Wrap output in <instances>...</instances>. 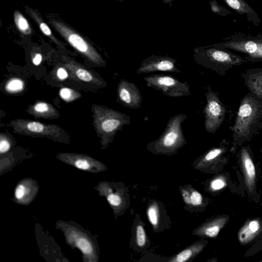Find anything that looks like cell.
Here are the masks:
<instances>
[{"label": "cell", "instance_id": "cell-1", "mask_svg": "<svg viewBox=\"0 0 262 262\" xmlns=\"http://www.w3.org/2000/svg\"><path fill=\"white\" fill-rule=\"evenodd\" d=\"M234 151L262 129V97L249 92L241 100L234 122L229 127Z\"/></svg>", "mask_w": 262, "mask_h": 262}, {"label": "cell", "instance_id": "cell-2", "mask_svg": "<svg viewBox=\"0 0 262 262\" xmlns=\"http://www.w3.org/2000/svg\"><path fill=\"white\" fill-rule=\"evenodd\" d=\"M193 52V57L198 64L212 70L221 76H225L234 67L247 63L244 56L215 43L196 48Z\"/></svg>", "mask_w": 262, "mask_h": 262}, {"label": "cell", "instance_id": "cell-3", "mask_svg": "<svg viewBox=\"0 0 262 262\" xmlns=\"http://www.w3.org/2000/svg\"><path fill=\"white\" fill-rule=\"evenodd\" d=\"M91 111L94 129L104 147L113 141L124 126L131 123L129 116L102 105L93 104Z\"/></svg>", "mask_w": 262, "mask_h": 262}, {"label": "cell", "instance_id": "cell-4", "mask_svg": "<svg viewBox=\"0 0 262 262\" xmlns=\"http://www.w3.org/2000/svg\"><path fill=\"white\" fill-rule=\"evenodd\" d=\"M8 126L15 134L32 137H44L56 142L69 143V134L59 126L46 124L36 121L24 119H15L10 121Z\"/></svg>", "mask_w": 262, "mask_h": 262}, {"label": "cell", "instance_id": "cell-5", "mask_svg": "<svg viewBox=\"0 0 262 262\" xmlns=\"http://www.w3.org/2000/svg\"><path fill=\"white\" fill-rule=\"evenodd\" d=\"M48 23L72 47L96 67L105 66L106 61L101 55L78 32L58 18L50 17Z\"/></svg>", "mask_w": 262, "mask_h": 262}, {"label": "cell", "instance_id": "cell-6", "mask_svg": "<svg viewBox=\"0 0 262 262\" xmlns=\"http://www.w3.org/2000/svg\"><path fill=\"white\" fill-rule=\"evenodd\" d=\"M187 118V116L183 113L170 117L159 138L148 144L149 148L158 152L170 153L186 144L182 125Z\"/></svg>", "mask_w": 262, "mask_h": 262}, {"label": "cell", "instance_id": "cell-7", "mask_svg": "<svg viewBox=\"0 0 262 262\" xmlns=\"http://www.w3.org/2000/svg\"><path fill=\"white\" fill-rule=\"evenodd\" d=\"M216 46L242 53L247 63L262 61V35L237 34L228 37Z\"/></svg>", "mask_w": 262, "mask_h": 262}, {"label": "cell", "instance_id": "cell-8", "mask_svg": "<svg viewBox=\"0 0 262 262\" xmlns=\"http://www.w3.org/2000/svg\"><path fill=\"white\" fill-rule=\"evenodd\" d=\"M205 94L206 104L203 110L205 128L207 133L214 134L225 119L227 108L221 101L219 93L212 90L210 86L206 87Z\"/></svg>", "mask_w": 262, "mask_h": 262}, {"label": "cell", "instance_id": "cell-9", "mask_svg": "<svg viewBox=\"0 0 262 262\" xmlns=\"http://www.w3.org/2000/svg\"><path fill=\"white\" fill-rule=\"evenodd\" d=\"M147 86L171 97L188 96L191 94L187 81L181 82L178 79L164 74H152L143 78Z\"/></svg>", "mask_w": 262, "mask_h": 262}, {"label": "cell", "instance_id": "cell-10", "mask_svg": "<svg viewBox=\"0 0 262 262\" xmlns=\"http://www.w3.org/2000/svg\"><path fill=\"white\" fill-rule=\"evenodd\" d=\"M177 60L169 56L151 55L144 59L136 71L138 74L155 72H170L180 73Z\"/></svg>", "mask_w": 262, "mask_h": 262}, {"label": "cell", "instance_id": "cell-11", "mask_svg": "<svg viewBox=\"0 0 262 262\" xmlns=\"http://www.w3.org/2000/svg\"><path fill=\"white\" fill-rule=\"evenodd\" d=\"M117 90L118 102L130 109L137 110L141 107L142 96L135 83L121 79Z\"/></svg>", "mask_w": 262, "mask_h": 262}, {"label": "cell", "instance_id": "cell-12", "mask_svg": "<svg viewBox=\"0 0 262 262\" xmlns=\"http://www.w3.org/2000/svg\"><path fill=\"white\" fill-rule=\"evenodd\" d=\"M64 66L69 72L71 77L79 81L96 85L98 87H105L106 82L95 76L92 72L72 59L63 57Z\"/></svg>", "mask_w": 262, "mask_h": 262}, {"label": "cell", "instance_id": "cell-13", "mask_svg": "<svg viewBox=\"0 0 262 262\" xmlns=\"http://www.w3.org/2000/svg\"><path fill=\"white\" fill-rule=\"evenodd\" d=\"M250 151L248 146H242L240 149L239 155L245 183L248 188L251 191L254 185L256 174L255 166Z\"/></svg>", "mask_w": 262, "mask_h": 262}, {"label": "cell", "instance_id": "cell-14", "mask_svg": "<svg viewBox=\"0 0 262 262\" xmlns=\"http://www.w3.org/2000/svg\"><path fill=\"white\" fill-rule=\"evenodd\" d=\"M242 77L249 92L262 97V68H250Z\"/></svg>", "mask_w": 262, "mask_h": 262}, {"label": "cell", "instance_id": "cell-15", "mask_svg": "<svg viewBox=\"0 0 262 262\" xmlns=\"http://www.w3.org/2000/svg\"><path fill=\"white\" fill-rule=\"evenodd\" d=\"M26 112L35 118L46 119H57L60 117L58 111L50 103L39 101L30 105Z\"/></svg>", "mask_w": 262, "mask_h": 262}, {"label": "cell", "instance_id": "cell-16", "mask_svg": "<svg viewBox=\"0 0 262 262\" xmlns=\"http://www.w3.org/2000/svg\"><path fill=\"white\" fill-rule=\"evenodd\" d=\"M26 11L31 18L38 25L43 34L51 39L56 45L61 47H64V44L60 41V40L55 36L50 27L45 23L41 15L36 9L27 7L26 8Z\"/></svg>", "mask_w": 262, "mask_h": 262}, {"label": "cell", "instance_id": "cell-17", "mask_svg": "<svg viewBox=\"0 0 262 262\" xmlns=\"http://www.w3.org/2000/svg\"><path fill=\"white\" fill-rule=\"evenodd\" d=\"M229 6L241 15H245L250 21L256 23L259 21L254 10L244 0H223Z\"/></svg>", "mask_w": 262, "mask_h": 262}, {"label": "cell", "instance_id": "cell-18", "mask_svg": "<svg viewBox=\"0 0 262 262\" xmlns=\"http://www.w3.org/2000/svg\"><path fill=\"white\" fill-rule=\"evenodd\" d=\"M260 225L258 221L252 220L246 224L239 231L238 237L242 244L251 241L259 232Z\"/></svg>", "mask_w": 262, "mask_h": 262}, {"label": "cell", "instance_id": "cell-19", "mask_svg": "<svg viewBox=\"0 0 262 262\" xmlns=\"http://www.w3.org/2000/svg\"><path fill=\"white\" fill-rule=\"evenodd\" d=\"M227 221L226 218H220L210 222L204 226L201 230V233L208 237H215L219 233Z\"/></svg>", "mask_w": 262, "mask_h": 262}, {"label": "cell", "instance_id": "cell-20", "mask_svg": "<svg viewBox=\"0 0 262 262\" xmlns=\"http://www.w3.org/2000/svg\"><path fill=\"white\" fill-rule=\"evenodd\" d=\"M13 18L15 26L20 32L27 35L32 34V30L30 24L19 11H14Z\"/></svg>", "mask_w": 262, "mask_h": 262}, {"label": "cell", "instance_id": "cell-21", "mask_svg": "<svg viewBox=\"0 0 262 262\" xmlns=\"http://www.w3.org/2000/svg\"><path fill=\"white\" fill-rule=\"evenodd\" d=\"M24 88V83L19 79L14 78L9 80L5 86L6 90L10 93H16L21 91Z\"/></svg>", "mask_w": 262, "mask_h": 262}, {"label": "cell", "instance_id": "cell-22", "mask_svg": "<svg viewBox=\"0 0 262 262\" xmlns=\"http://www.w3.org/2000/svg\"><path fill=\"white\" fill-rule=\"evenodd\" d=\"M59 94L62 99L68 102L75 100L80 96L77 92L67 88L61 89Z\"/></svg>", "mask_w": 262, "mask_h": 262}, {"label": "cell", "instance_id": "cell-23", "mask_svg": "<svg viewBox=\"0 0 262 262\" xmlns=\"http://www.w3.org/2000/svg\"><path fill=\"white\" fill-rule=\"evenodd\" d=\"M185 201L187 204H191L193 205L197 206L202 203V197L201 194L198 191H193L190 195L184 194Z\"/></svg>", "mask_w": 262, "mask_h": 262}, {"label": "cell", "instance_id": "cell-24", "mask_svg": "<svg viewBox=\"0 0 262 262\" xmlns=\"http://www.w3.org/2000/svg\"><path fill=\"white\" fill-rule=\"evenodd\" d=\"M195 250H199L198 249L194 250L193 248L185 250L178 254L172 261L176 262H183L186 261L193 255L194 251Z\"/></svg>", "mask_w": 262, "mask_h": 262}, {"label": "cell", "instance_id": "cell-25", "mask_svg": "<svg viewBox=\"0 0 262 262\" xmlns=\"http://www.w3.org/2000/svg\"><path fill=\"white\" fill-rule=\"evenodd\" d=\"M77 246L84 254H89L92 251L91 244L85 238L79 239L77 242Z\"/></svg>", "mask_w": 262, "mask_h": 262}, {"label": "cell", "instance_id": "cell-26", "mask_svg": "<svg viewBox=\"0 0 262 262\" xmlns=\"http://www.w3.org/2000/svg\"><path fill=\"white\" fill-rule=\"evenodd\" d=\"M10 142L6 134L1 133L0 134V152L1 154L8 151L10 148Z\"/></svg>", "mask_w": 262, "mask_h": 262}, {"label": "cell", "instance_id": "cell-27", "mask_svg": "<svg viewBox=\"0 0 262 262\" xmlns=\"http://www.w3.org/2000/svg\"><path fill=\"white\" fill-rule=\"evenodd\" d=\"M147 214L151 224L154 226L157 225L158 223V215L156 206L155 205L151 206L148 209Z\"/></svg>", "mask_w": 262, "mask_h": 262}, {"label": "cell", "instance_id": "cell-28", "mask_svg": "<svg viewBox=\"0 0 262 262\" xmlns=\"http://www.w3.org/2000/svg\"><path fill=\"white\" fill-rule=\"evenodd\" d=\"M211 9L214 13L221 15H225L228 13H230V11L227 10L224 8L219 6L215 0L210 1Z\"/></svg>", "mask_w": 262, "mask_h": 262}, {"label": "cell", "instance_id": "cell-29", "mask_svg": "<svg viewBox=\"0 0 262 262\" xmlns=\"http://www.w3.org/2000/svg\"><path fill=\"white\" fill-rule=\"evenodd\" d=\"M136 239L137 244L143 246L145 243V233L142 226H138L136 230Z\"/></svg>", "mask_w": 262, "mask_h": 262}, {"label": "cell", "instance_id": "cell-30", "mask_svg": "<svg viewBox=\"0 0 262 262\" xmlns=\"http://www.w3.org/2000/svg\"><path fill=\"white\" fill-rule=\"evenodd\" d=\"M225 185V182L220 178L213 180L211 183V187L214 190L221 189L224 187Z\"/></svg>", "mask_w": 262, "mask_h": 262}, {"label": "cell", "instance_id": "cell-31", "mask_svg": "<svg viewBox=\"0 0 262 262\" xmlns=\"http://www.w3.org/2000/svg\"><path fill=\"white\" fill-rule=\"evenodd\" d=\"M107 200L113 206H119L121 202V200L119 196L113 193L108 195Z\"/></svg>", "mask_w": 262, "mask_h": 262}, {"label": "cell", "instance_id": "cell-32", "mask_svg": "<svg viewBox=\"0 0 262 262\" xmlns=\"http://www.w3.org/2000/svg\"><path fill=\"white\" fill-rule=\"evenodd\" d=\"M25 194V187L21 184L18 185L15 189V195L16 199H21Z\"/></svg>", "mask_w": 262, "mask_h": 262}, {"label": "cell", "instance_id": "cell-33", "mask_svg": "<svg viewBox=\"0 0 262 262\" xmlns=\"http://www.w3.org/2000/svg\"><path fill=\"white\" fill-rule=\"evenodd\" d=\"M57 75L59 79L63 80L68 77V73L64 69L60 68L57 70Z\"/></svg>", "mask_w": 262, "mask_h": 262}, {"label": "cell", "instance_id": "cell-34", "mask_svg": "<svg viewBox=\"0 0 262 262\" xmlns=\"http://www.w3.org/2000/svg\"><path fill=\"white\" fill-rule=\"evenodd\" d=\"M42 60V56L39 53H37L35 55L32 59V62L35 66L39 65Z\"/></svg>", "mask_w": 262, "mask_h": 262}, {"label": "cell", "instance_id": "cell-35", "mask_svg": "<svg viewBox=\"0 0 262 262\" xmlns=\"http://www.w3.org/2000/svg\"><path fill=\"white\" fill-rule=\"evenodd\" d=\"M173 1L174 0H163V2L164 4H171Z\"/></svg>", "mask_w": 262, "mask_h": 262}, {"label": "cell", "instance_id": "cell-36", "mask_svg": "<svg viewBox=\"0 0 262 262\" xmlns=\"http://www.w3.org/2000/svg\"><path fill=\"white\" fill-rule=\"evenodd\" d=\"M116 1H120V2H122L123 1V0H116Z\"/></svg>", "mask_w": 262, "mask_h": 262}]
</instances>
